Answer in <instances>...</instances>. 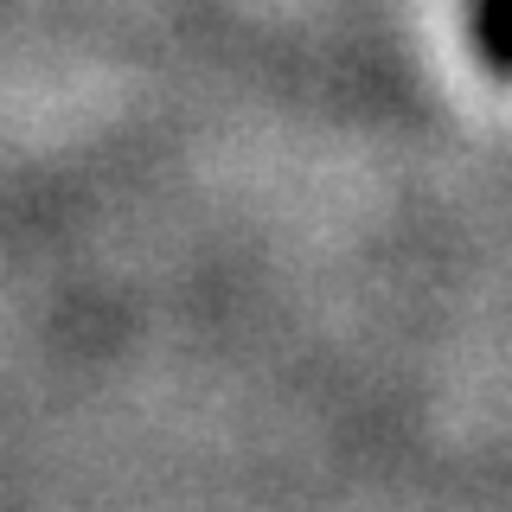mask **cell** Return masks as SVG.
Returning <instances> with one entry per match:
<instances>
[{
  "mask_svg": "<svg viewBox=\"0 0 512 512\" xmlns=\"http://www.w3.org/2000/svg\"><path fill=\"white\" fill-rule=\"evenodd\" d=\"M474 39L500 77H512V0H474Z\"/></svg>",
  "mask_w": 512,
  "mask_h": 512,
  "instance_id": "cell-1",
  "label": "cell"
}]
</instances>
